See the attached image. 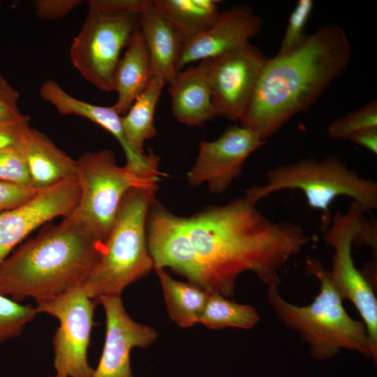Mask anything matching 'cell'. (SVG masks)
I'll return each instance as SVG.
<instances>
[{
  "label": "cell",
  "instance_id": "16",
  "mask_svg": "<svg viewBox=\"0 0 377 377\" xmlns=\"http://www.w3.org/2000/svg\"><path fill=\"white\" fill-rule=\"evenodd\" d=\"M262 28V19L247 5L220 12L207 30L183 43L177 61V71H180L187 64L238 47L257 36Z\"/></svg>",
  "mask_w": 377,
  "mask_h": 377
},
{
  "label": "cell",
  "instance_id": "28",
  "mask_svg": "<svg viewBox=\"0 0 377 377\" xmlns=\"http://www.w3.org/2000/svg\"><path fill=\"white\" fill-rule=\"evenodd\" d=\"M312 0H299L292 11L283 38L276 55H285L297 49L304 41L306 24L313 8Z\"/></svg>",
  "mask_w": 377,
  "mask_h": 377
},
{
  "label": "cell",
  "instance_id": "9",
  "mask_svg": "<svg viewBox=\"0 0 377 377\" xmlns=\"http://www.w3.org/2000/svg\"><path fill=\"white\" fill-rule=\"evenodd\" d=\"M364 212L352 202L345 213L337 212L325 230L324 241L334 253L331 281L343 300L352 302L365 325L373 355L377 357V299L373 288L354 264L352 244Z\"/></svg>",
  "mask_w": 377,
  "mask_h": 377
},
{
  "label": "cell",
  "instance_id": "29",
  "mask_svg": "<svg viewBox=\"0 0 377 377\" xmlns=\"http://www.w3.org/2000/svg\"><path fill=\"white\" fill-rule=\"evenodd\" d=\"M0 181L31 186L21 145L0 150Z\"/></svg>",
  "mask_w": 377,
  "mask_h": 377
},
{
  "label": "cell",
  "instance_id": "10",
  "mask_svg": "<svg viewBox=\"0 0 377 377\" xmlns=\"http://www.w3.org/2000/svg\"><path fill=\"white\" fill-rule=\"evenodd\" d=\"M96 304L79 285L51 301L37 304L38 313L48 314L59 323L52 341L56 375L91 377L94 369L89 364L87 352Z\"/></svg>",
  "mask_w": 377,
  "mask_h": 377
},
{
  "label": "cell",
  "instance_id": "2",
  "mask_svg": "<svg viewBox=\"0 0 377 377\" xmlns=\"http://www.w3.org/2000/svg\"><path fill=\"white\" fill-rule=\"evenodd\" d=\"M352 50L335 24L307 35L295 50L268 58L241 126L264 141L295 114L307 110L348 66Z\"/></svg>",
  "mask_w": 377,
  "mask_h": 377
},
{
  "label": "cell",
  "instance_id": "3",
  "mask_svg": "<svg viewBox=\"0 0 377 377\" xmlns=\"http://www.w3.org/2000/svg\"><path fill=\"white\" fill-rule=\"evenodd\" d=\"M105 243L66 219L44 228L20 246L0 267V294L20 302L51 301L82 285Z\"/></svg>",
  "mask_w": 377,
  "mask_h": 377
},
{
  "label": "cell",
  "instance_id": "5",
  "mask_svg": "<svg viewBox=\"0 0 377 377\" xmlns=\"http://www.w3.org/2000/svg\"><path fill=\"white\" fill-rule=\"evenodd\" d=\"M156 191L134 187L124 194L103 253L82 284L89 298L121 296L126 288L154 269L147 218Z\"/></svg>",
  "mask_w": 377,
  "mask_h": 377
},
{
  "label": "cell",
  "instance_id": "27",
  "mask_svg": "<svg viewBox=\"0 0 377 377\" xmlns=\"http://www.w3.org/2000/svg\"><path fill=\"white\" fill-rule=\"evenodd\" d=\"M371 128H377L376 99L334 121L327 133L333 139L348 140L354 133Z\"/></svg>",
  "mask_w": 377,
  "mask_h": 377
},
{
  "label": "cell",
  "instance_id": "35",
  "mask_svg": "<svg viewBox=\"0 0 377 377\" xmlns=\"http://www.w3.org/2000/svg\"><path fill=\"white\" fill-rule=\"evenodd\" d=\"M348 140L360 145L377 154V128H371L362 130L354 133Z\"/></svg>",
  "mask_w": 377,
  "mask_h": 377
},
{
  "label": "cell",
  "instance_id": "8",
  "mask_svg": "<svg viewBox=\"0 0 377 377\" xmlns=\"http://www.w3.org/2000/svg\"><path fill=\"white\" fill-rule=\"evenodd\" d=\"M77 161L80 199L64 219L105 242L124 194L134 187L157 190L160 177L119 166L110 149L85 153Z\"/></svg>",
  "mask_w": 377,
  "mask_h": 377
},
{
  "label": "cell",
  "instance_id": "36",
  "mask_svg": "<svg viewBox=\"0 0 377 377\" xmlns=\"http://www.w3.org/2000/svg\"><path fill=\"white\" fill-rule=\"evenodd\" d=\"M49 377H60V376H59L54 374V376H49Z\"/></svg>",
  "mask_w": 377,
  "mask_h": 377
},
{
  "label": "cell",
  "instance_id": "6",
  "mask_svg": "<svg viewBox=\"0 0 377 377\" xmlns=\"http://www.w3.org/2000/svg\"><path fill=\"white\" fill-rule=\"evenodd\" d=\"M285 189L303 192L308 205L321 212L324 230L331 222L332 203L339 196L351 198L364 213L371 214L377 209V182L362 177L334 156L321 160L302 158L274 167L267 172L266 183L247 188L245 196L257 203L272 193Z\"/></svg>",
  "mask_w": 377,
  "mask_h": 377
},
{
  "label": "cell",
  "instance_id": "14",
  "mask_svg": "<svg viewBox=\"0 0 377 377\" xmlns=\"http://www.w3.org/2000/svg\"><path fill=\"white\" fill-rule=\"evenodd\" d=\"M80 195L78 181H66L38 190L24 205L0 213V267L30 232L56 217L68 216Z\"/></svg>",
  "mask_w": 377,
  "mask_h": 377
},
{
  "label": "cell",
  "instance_id": "21",
  "mask_svg": "<svg viewBox=\"0 0 377 377\" xmlns=\"http://www.w3.org/2000/svg\"><path fill=\"white\" fill-rule=\"evenodd\" d=\"M114 74L117 101L112 107L123 117L141 93L152 74L150 59L140 29L131 36Z\"/></svg>",
  "mask_w": 377,
  "mask_h": 377
},
{
  "label": "cell",
  "instance_id": "23",
  "mask_svg": "<svg viewBox=\"0 0 377 377\" xmlns=\"http://www.w3.org/2000/svg\"><path fill=\"white\" fill-rule=\"evenodd\" d=\"M165 82L152 73L143 90L135 98L125 115L122 127L129 146L137 153L145 154L144 142L156 134L154 117Z\"/></svg>",
  "mask_w": 377,
  "mask_h": 377
},
{
  "label": "cell",
  "instance_id": "33",
  "mask_svg": "<svg viewBox=\"0 0 377 377\" xmlns=\"http://www.w3.org/2000/svg\"><path fill=\"white\" fill-rule=\"evenodd\" d=\"M29 118L10 122H0V150L20 145L29 127Z\"/></svg>",
  "mask_w": 377,
  "mask_h": 377
},
{
  "label": "cell",
  "instance_id": "19",
  "mask_svg": "<svg viewBox=\"0 0 377 377\" xmlns=\"http://www.w3.org/2000/svg\"><path fill=\"white\" fill-rule=\"evenodd\" d=\"M208 61L204 59L178 71L169 84L172 113L178 121L188 126H200L214 117Z\"/></svg>",
  "mask_w": 377,
  "mask_h": 377
},
{
  "label": "cell",
  "instance_id": "15",
  "mask_svg": "<svg viewBox=\"0 0 377 377\" xmlns=\"http://www.w3.org/2000/svg\"><path fill=\"white\" fill-rule=\"evenodd\" d=\"M106 318V332L102 354L91 377H134L130 354L133 348H145L158 338L156 330L133 320L121 296H103L97 300Z\"/></svg>",
  "mask_w": 377,
  "mask_h": 377
},
{
  "label": "cell",
  "instance_id": "12",
  "mask_svg": "<svg viewBox=\"0 0 377 377\" xmlns=\"http://www.w3.org/2000/svg\"><path fill=\"white\" fill-rule=\"evenodd\" d=\"M265 142L242 126L228 128L215 140L200 141L198 155L187 175L188 185L195 187L207 182L210 193H223L241 175L246 159Z\"/></svg>",
  "mask_w": 377,
  "mask_h": 377
},
{
  "label": "cell",
  "instance_id": "31",
  "mask_svg": "<svg viewBox=\"0 0 377 377\" xmlns=\"http://www.w3.org/2000/svg\"><path fill=\"white\" fill-rule=\"evenodd\" d=\"M20 95L0 73V122L17 121L27 116L18 106Z\"/></svg>",
  "mask_w": 377,
  "mask_h": 377
},
{
  "label": "cell",
  "instance_id": "22",
  "mask_svg": "<svg viewBox=\"0 0 377 377\" xmlns=\"http://www.w3.org/2000/svg\"><path fill=\"white\" fill-rule=\"evenodd\" d=\"M154 269L158 277L170 318L184 328L199 323L210 292L194 283L175 280L164 269Z\"/></svg>",
  "mask_w": 377,
  "mask_h": 377
},
{
  "label": "cell",
  "instance_id": "32",
  "mask_svg": "<svg viewBox=\"0 0 377 377\" xmlns=\"http://www.w3.org/2000/svg\"><path fill=\"white\" fill-rule=\"evenodd\" d=\"M32 2L36 16L47 20L62 18L82 3L80 0H36Z\"/></svg>",
  "mask_w": 377,
  "mask_h": 377
},
{
  "label": "cell",
  "instance_id": "7",
  "mask_svg": "<svg viewBox=\"0 0 377 377\" xmlns=\"http://www.w3.org/2000/svg\"><path fill=\"white\" fill-rule=\"evenodd\" d=\"M142 0H90L79 34L70 47L72 65L97 89L115 91L120 53L140 29Z\"/></svg>",
  "mask_w": 377,
  "mask_h": 377
},
{
  "label": "cell",
  "instance_id": "18",
  "mask_svg": "<svg viewBox=\"0 0 377 377\" xmlns=\"http://www.w3.org/2000/svg\"><path fill=\"white\" fill-rule=\"evenodd\" d=\"M21 147L31 187L41 190L64 182L77 180V160L61 151L43 133L29 126Z\"/></svg>",
  "mask_w": 377,
  "mask_h": 377
},
{
  "label": "cell",
  "instance_id": "20",
  "mask_svg": "<svg viewBox=\"0 0 377 377\" xmlns=\"http://www.w3.org/2000/svg\"><path fill=\"white\" fill-rule=\"evenodd\" d=\"M140 14L152 73L170 84L178 72L176 64L183 42L154 0H142Z\"/></svg>",
  "mask_w": 377,
  "mask_h": 377
},
{
  "label": "cell",
  "instance_id": "1",
  "mask_svg": "<svg viewBox=\"0 0 377 377\" xmlns=\"http://www.w3.org/2000/svg\"><path fill=\"white\" fill-rule=\"evenodd\" d=\"M256 205L244 195L184 216L211 293L231 297L237 278L246 271L255 273L268 287H278L280 270L311 241L300 226L272 221Z\"/></svg>",
  "mask_w": 377,
  "mask_h": 377
},
{
  "label": "cell",
  "instance_id": "4",
  "mask_svg": "<svg viewBox=\"0 0 377 377\" xmlns=\"http://www.w3.org/2000/svg\"><path fill=\"white\" fill-rule=\"evenodd\" d=\"M306 269L320 282V291L309 305L293 304L283 298L278 287H268V302L279 318L298 332L315 360H327L346 349L376 362L365 325L348 314L329 271L313 258L306 260Z\"/></svg>",
  "mask_w": 377,
  "mask_h": 377
},
{
  "label": "cell",
  "instance_id": "17",
  "mask_svg": "<svg viewBox=\"0 0 377 377\" xmlns=\"http://www.w3.org/2000/svg\"><path fill=\"white\" fill-rule=\"evenodd\" d=\"M39 93L60 114L84 117L110 132L121 145L126 156L125 165L128 168L156 176L162 175L158 170L160 158L153 151L148 149V154H140L129 146L124 135L121 117L112 106L96 105L74 98L53 80L44 82Z\"/></svg>",
  "mask_w": 377,
  "mask_h": 377
},
{
  "label": "cell",
  "instance_id": "30",
  "mask_svg": "<svg viewBox=\"0 0 377 377\" xmlns=\"http://www.w3.org/2000/svg\"><path fill=\"white\" fill-rule=\"evenodd\" d=\"M38 190L0 181V213L10 210L32 199Z\"/></svg>",
  "mask_w": 377,
  "mask_h": 377
},
{
  "label": "cell",
  "instance_id": "24",
  "mask_svg": "<svg viewBox=\"0 0 377 377\" xmlns=\"http://www.w3.org/2000/svg\"><path fill=\"white\" fill-rule=\"evenodd\" d=\"M154 1L183 43L207 30L220 14L221 1L217 0Z\"/></svg>",
  "mask_w": 377,
  "mask_h": 377
},
{
  "label": "cell",
  "instance_id": "37",
  "mask_svg": "<svg viewBox=\"0 0 377 377\" xmlns=\"http://www.w3.org/2000/svg\"><path fill=\"white\" fill-rule=\"evenodd\" d=\"M1 5H2V1H0V7H1Z\"/></svg>",
  "mask_w": 377,
  "mask_h": 377
},
{
  "label": "cell",
  "instance_id": "13",
  "mask_svg": "<svg viewBox=\"0 0 377 377\" xmlns=\"http://www.w3.org/2000/svg\"><path fill=\"white\" fill-rule=\"evenodd\" d=\"M147 246L154 269L168 267L211 293L186 233L184 216L173 214L154 198L147 218Z\"/></svg>",
  "mask_w": 377,
  "mask_h": 377
},
{
  "label": "cell",
  "instance_id": "25",
  "mask_svg": "<svg viewBox=\"0 0 377 377\" xmlns=\"http://www.w3.org/2000/svg\"><path fill=\"white\" fill-rule=\"evenodd\" d=\"M259 320V313L253 306L238 304L221 294L210 293L199 323L212 330H251Z\"/></svg>",
  "mask_w": 377,
  "mask_h": 377
},
{
  "label": "cell",
  "instance_id": "34",
  "mask_svg": "<svg viewBox=\"0 0 377 377\" xmlns=\"http://www.w3.org/2000/svg\"><path fill=\"white\" fill-rule=\"evenodd\" d=\"M376 221L374 218L369 220L364 216L360 223L353 242L365 244L376 251L377 244Z\"/></svg>",
  "mask_w": 377,
  "mask_h": 377
},
{
  "label": "cell",
  "instance_id": "26",
  "mask_svg": "<svg viewBox=\"0 0 377 377\" xmlns=\"http://www.w3.org/2000/svg\"><path fill=\"white\" fill-rule=\"evenodd\" d=\"M37 313L32 306L0 294V343L19 337Z\"/></svg>",
  "mask_w": 377,
  "mask_h": 377
},
{
  "label": "cell",
  "instance_id": "11",
  "mask_svg": "<svg viewBox=\"0 0 377 377\" xmlns=\"http://www.w3.org/2000/svg\"><path fill=\"white\" fill-rule=\"evenodd\" d=\"M267 59L250 42L209 59L214 117L240 121Z\"/></svg>",
  "mask_w": 377,
  "mask_h": 377
}]
</instances>
